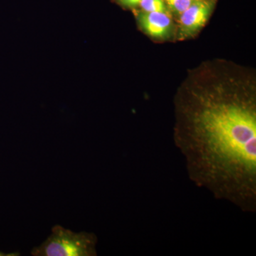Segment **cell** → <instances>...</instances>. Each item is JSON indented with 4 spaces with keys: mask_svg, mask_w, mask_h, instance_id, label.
Wrapping results in <instances>:
<instances>
[{
    "mask_svg": "<svg viewBox=\"0 0 256 256\" xmlns=\"http://www.w3.org/2000/svg\"><path fill=\"white\" fill-rule=\"evenodd\" d=\"M173 138L190 180L242 212L256 210V80L214 60L192 69L174 98Z\"/></svg>",
    "mask_w": 256,
    "mask_h": 256,
    "instance_id": "1",
    "label": "cell"
},
{
    "mask_svg": "<svg viewBox=\"0 0 256 256\" xmlns=\"http://www.w3.org/2000/svg\"><path fill=\"white\" fill-rule=\"evenodd\" d=\"M194 1H196V0H194Z\"/></svg>",
    "mask_w": 256,
    "mask_h": 256,
    "instance_id": "8",
    "label": "cell"
},
{
    "mask_svg": "<svg viewBox=\"0 0 256 256\" xmlns=\"http://www.w3.org/2000/svg\"><path fill=\"white\" fill-rule=\"evenodd\" d=\"M215 6L214 0H196L178 15V36L184 38L196 34L206 24Z\"/></svg>",
    "mask_w": 256,
    "mask_h": 256,
    "instance_id": "3",
    "label": "cell"
},
{
    "mask_svg": "<svg viewBox=\"0 0 256 256\" xmlns=\"http://www.w3.org/2000/svg\"><path fill=\"white\" fill-rule=\"evenodd\" d=\"M97 237L95 234L72 232L55 226L52 234L40 246L34 248V256H96Z\"/></svg>",
    "mask_w": 256,
    "mask_h": 256,
    "instance_id": "2",
    "label": "cell"
},
{
    "mask_svg": "<svg viewBox=\"0 0 256 256\" xmlns=\"http://www.w3.org/2000/svg\"><path fill=\"white\" fill-rule=\"evenodd\" d=\"M138 6L146 12H170L164 0H141Z\"/></svg>",
    "mask_w": 256,
    "mask_h": 256,
    "instance_id": "5",
    "label": "cell"
},
{
    "mask_svg": "<svg viewBox=\"0 0 256 256\" xmlns=\"http://www.w3.org/2000/svg\"><path fill=\"white\" fill-rule=\"evenodd\" d=\"M141 0H116L119 4L124 8H136L139 6Z\"/></svg>",
    "mask_w": 256,
    "mask_h": 256,
    "instance_id": "7",
    "label": "cell"
},
{
    "mask_svg": "<svg viewBox=\"0 0 256 256\" xmlns=\"http://www.w3.org/2000/svg\"><path fill=\"white\" fill-rule=\"evenodd\" d=\"M136 18L141 30L156 40L168 38L174 28L170 12H146L140 10L138 12Z\"/></svg>",
    "mask_w": 256,
    "mask_h": 256,
    "instance_id": "4",
    "label": "cell"
},
{
    "mask_svg": "<svg viewBox=\"0 0 256 256\" xmlns=\"http://www.w3.org/2000/svg\"><path fill=\"white\" fill-rule=\"evenodd\" d=\"M194 0H164L169 11L180 15L188 9Z\"/></svg>",
    "mask_w": 256,
    "mask_h": 256,
    "instance_id": "6",
    "label": "cell"
}]
</instances>
